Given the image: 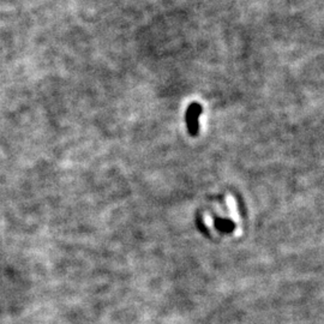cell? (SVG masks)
Segmentation results:
<instances>
[{"label":"cell","instance_id":"cell-2","mask_svg":"<svg viewBox=\"0 0 324 324\" xmlns=\"http://www.w3.org/2000/svg\"><path fill=\"white\" fill-rule=\"evenodd\" d=\"M227 203H228L231 218L233 219V221L237 222L238 231H239V234H240V232H242V229H240V216H239V213H238L236 200H234V197H232V196H228V197H227Z\"/></svg>","mask_w":324,"mask_h":324},{"label":"cell","instance_id":"cell-1","mask_svg":"<svg viewBox=\"0 0 324 324\" xmlns=\"http://www.w3.org/2000/svg\"><path fill=\"white\" fill-rule=\"evenodd\" d=\"M202 109H201L200 104H191L187 112V124H189L190 132L192 135L197 133L198 130V116L201 114Z\"/></svg>","mask_w":324,"mask_h":324}]
</instances>
